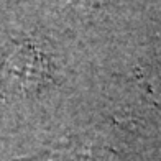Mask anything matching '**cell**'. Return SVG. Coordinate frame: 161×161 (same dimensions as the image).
Segmentation results:
<instances>
[{
	"instance_id": "cell-2",
	"label": "cell",
	"mask_w": 161,
	"mask_h": 161,
	"mask_svg": "<svg viewBox=\"0 0 161 161\" xmlns=\"http://www.w3.org/2000/svg\"><path fill=\"white\" fill-rule=\"evenodd\" d=\"M18 161H80V158L76 153H45V155H38L33 158H26V159H18Z\"/></svg>"
},
{
	"instance_id": "cell-1",
	"label": "cell",
	"mask_w": 161,
	"mask_h": 161,
	"mask_svg": "<svg viewBox=\"0 0 161 161\" xmlns=\"http://www.w3.org/2000/svg\"><path fill=\"white\" fill-rule=\"evenodd\" d=\"M2 72L7 82L21 92L38 89L49 77L45 54L31 43H23L13 51L5 61Z\"/></svg>"
}]
</instances>
